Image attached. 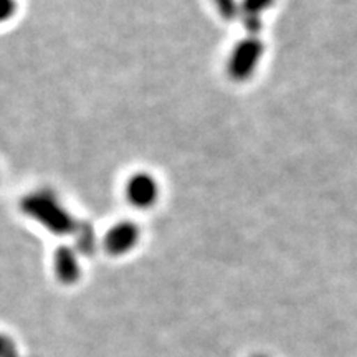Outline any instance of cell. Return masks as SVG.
<instances>
[{"label": "cell", "mask_w": 357, "mask_h": 357, "mask_svg": "<svg viewBox=\"0 0 357 357\" xmlns=\"http://www.w3.org/2000/svg\"><path fill=\"white\" fill-rule=\"evenodd\" d=\"M155 185L149 177H134L128 184L129 202L137 205H149L155 197Z\"/></svg>", "instance_id": "cell-2"}, {"label": "cell", "mask_w": 357, "mask_h": 357, "mask_svg": "<svg viewBox=\"0 0 357 357\" xmlns=\"http://www.w3.org/2000/svg\"><path fill=\"white\" fill-rule=\"evenodd\" d=\"M55 271L63 283H71L78 276V265L73 253L68 248H60L55 257Z\"/></svg>", "instance_id": "cell-3"}, {"label": "cell", "mask_w": 357, "mask_h": 357, "mask_svg": "<svg viewBox=\"0 0 357 357\" xmlns=\"http://www.w3.org/2000/svg\"><path fill=\"white\" fill-rule=\"evenodd\" d=\"M134 242V231L131 227L128 225H119L114 230H111V234L106 238V245L111 252L121 253L124 250H128Z\"/></svg>", "instance_id": "cell-4"}, {"label": "cell", "mask_w": 357, "mask_h": 357, "mask_svg": "<svg viewBox=\"0 0 357 357\" xmlns=\"http://www.w3.org/2000/svg\"><path fill=\"white\" fill-rule=\"evenodd\" d=\"M22 211L53 231L68 230V217L65 215L60 205L56 204L55 197L45 194V192H38V194L24 197V200H22Z\"/></svg>", "instance_id": "cell-1"}, {"label": "cell", "mask_w": 357, "mask_h": 357, "mask_svg": "<svg viewBox=\"0 0 357 357\" xmlns=\"http://www.w3.org/2000/svg\"><path fill=\"white\" fill-rule=\"evenodd\" d=\"M17 8H19L17 0H0V25L12 20L15 17Z\"/></svg>", "instance_id": "cell-5"}, {"label": "cell", "mask_w": 357, "mask_h": 357, "mask_svg": "<svg viewBox=\"0 0 357 357\" xmlns=\"http://www.w3.org/2000/svg\"><path fill=\"white\" fill-rule=\"evenodd\" d=\"M0 357H19L15 342H12L3 334H0Z\"/></svg>", "instance_id": "cell-6"}]
</instances>
